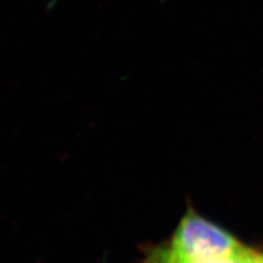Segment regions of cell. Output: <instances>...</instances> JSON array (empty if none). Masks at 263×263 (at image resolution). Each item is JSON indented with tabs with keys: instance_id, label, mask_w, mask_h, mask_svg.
Masks as SVG:
<instances>
[{
	"instance_id": "obj_1",
	"label": "cell",
	"mask_w": 263,
	"mask_h": 263,
	"mask_svg": "<svg viewBox=\"0 0 263 263\" xmlns=\"http://www.w3.org/2000/svg\"><path fill=\"white\" fill-rule=\"evenodd\" d=\"M167 243L180 256L209 263L240 261L253 250L190 204Z\"/></svg>"
},
{
	"instance_id": "obj_2",
	"label": "cell",
	"mask_w": 263,
	"mask_h": 263,
	"mask_svg": "<svg viewBox=\"0 0 263 263\" xmlns=\"http://www.w3.org/2000/svg\"><path fill=\"white\" fill-rule=\"evenodd\" d=\"M143 251H144V257L141 263H209V262L195 261V260H191V259L180 256L179 253H177L175 250H172L170 248L167 242L146 246ZM246 259L240 261L223 262V263H245Z\"/></svg>"
},
{
	"instance_id": "obj_3",
	"label": "cell",
	"mask_w": 263,
	"mask_h": 263,
	"mask_svg": "<svg viewBox=\"0 0 263 263\" xmlns=\"http://www.w3.org/2000/svg\"><path fill=\"white\" fill-rule=\"evenodd\" d=\"M245 263H263V252H259L256 249H253L248 258L246 259Z\"/></svg>"
}]
</instances>
